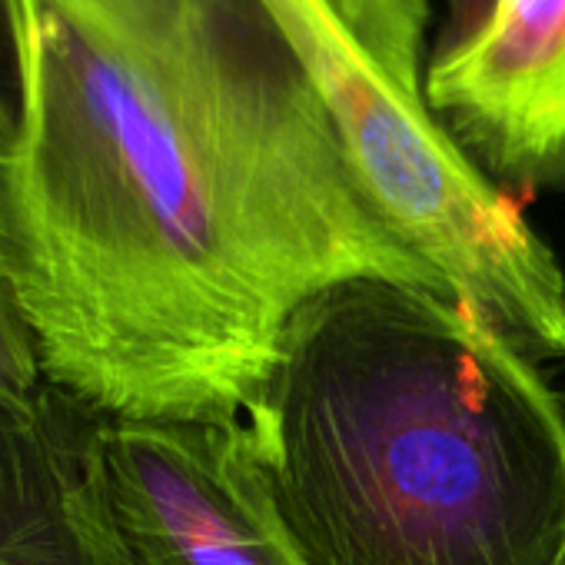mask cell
Returning <instances> with one entry per match:
<instances>
[{
	"label": "cell",
	"mask_w": 565,
	"mask_h": 565,
	"mask_svg": "<svg viewBox=\"0 0 565 565\" xmlns=\"http://www.w3.org/2000/svg\"><path fill=\"white\" fill-rule=\"evenodd\" d=\"M18 124V64H14V38L8 0H0V153L8 150Z\"/></svg>",
	"instance_id": "cell-8"
},
{
	"label": "cell",
	"mask_w": 565,
	"mask_h": 565,
	"mask_svg": "<svg viewBox=\"0 0 565 565\" xmlns=\"http://www.w3.org/2000/svg\"><path fill=\"white\" fill-rule=\"evenodd\" d=\"M429 100L512 200L565 183V0H462L436 24Z\"/></svg>",
	"instance_id": "cell-5"
},
{
	"label": "cell",
	"mask_w": 565,
	"mask_h": 565,
	"mask_svg": "<svg viewBox=\"0 0 565 565\" xmlns=\"http://www.w3.org/2000/svg\"><path fill=\"white\" fill-rule=\"evenodd\" d=\"M390 230L532 363L565 360V273L429 100L433 0H256Z\"/></svg>",
	"instance_id": "cell-3"
},
{
	"label": "cell",
	"mask_w": 565,
	"mask_h": 565,
	"mask_svg": "<svg viewBox=\"0 0 565 565\" xmlns=\"http://www.w3.org/2000/svg\"><path fill=\"white\" fill-rule=\"evenodd\" d=\"M114 515L137 565H307L236 423L107 419Z\"/></svg>",
	"instance_id": "cell-4"
},
{
	"label": "cell",
	"mask_w": 565,
	"mask_h": 565,
	"mask_svg": "<svg viewBox=\"0 0 565 565\" xmlns=\"http://www.w3.org/2000/svg\"><path fill=\"white\" fill-rule=\"evenodd\" d=\"M0 297L107 419L236 423L294 310L452 290L376 213L256 0H8Z\"/></svg>",
	"instance_id": "cell-1"
},
{
	"label": "cell",
	"mask_w": 565,
	"mask_h": 565,
	"mask_svg": "<svg viewBox=\"0 0 565 565\" xmlns=\"http://www.w3.org/2000/svg\"><path fill=\"white\" fill-rule=\"evenodd\" d=\"M44 373L31 337L18 323L8 300L0 297V403L24 406L44 390Z\"/></svg>",
	"instance_id": "cell-7"
},
{
	"label": "cell",
	"mask_w": 565,
	"mask_h": 565,
	"mask_svg": "<svg viewBox=\"0 0 565 565\" xmlns=\"http://www.w3.org/2000/svg\"><path fill=\"white\" fill-rule=\"evenodd\" d=\"M104 426L54 386L0 403V565H137L114 515Z\"/></svg>",
	"instance_id": "cell-6"
},
{
	"label": "cell",
	"mask_w": 565,
	"mask_h": 565,
	"mask_svg": "<svg viewBox=\"0 0 565 565\" xmlns=\"http://www.w3.org/2000/svg\"><path fill=\"white\" fill-rule=\"evenodd\" d=\"M307 565H565V403L459 300H303L243 413Z\"/></svg>",
	"instance_id": "cell-2"
}]
</instances>
